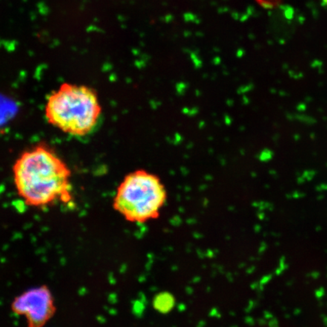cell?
Wrapping results in <instances>:
<instances>
[{"instance_id":"cell-1","label":"cell","mask_w":327,"mask_h":327,"mask_svg":"<svg viewBox=\"0 0 327 327\" xmlns=\"http://www.w3.org/2000/svg\"><path fill=\"white\" fill-rule=\"evenodd\" d=\"M12 173L17 193L29 207L72 201L71 169L47 145L41 143L23 152Z\"/></svg>"},{"instance_id":"cell-2","label":"cell","mask_w":327,"mask_h":327,"mask_svg":"<svg viewBox=\"0 0 327 327\" xmlns=\"http://www.w3.org/2000/svg\"><path fill=\"white\" fill-rule=\"evenodd\" d=\"M45 117L52 126L73 137L90 134L97 126L102 108L96 92L65 83L47 98Z\"/></svg>"},{"instance_id":"cell-3","label":"cell","mask_w":327,"mask_h":327,"mask_svg":"<svg viewBox=\"0 0 327 327\" xmlns=\"http://www.w3.org/2000/svg\"><path fill=\"white\" fill-rule=\"evenodd\" d=\"M166 198L165 186L157 176L137 171L128 174L120 183L114 208L128 221L145 222L158 216Z\"/></svg>"},{"instance_id":"cell-4","label":"cell","mask_w":327,"mask_h":327,"mask_svg":"<svg viewBox=\"0 0 327 327\" xmlns=\"http://www.w3.org/2000/svg\"><path fill=\"white\" fill-rule=\"evenodd\" d=\"M12 311L25 317L27 327H43L54 315L56 306L48 287L40 285L17 296L12 302Z\"/></svg>"}]
</instances>
